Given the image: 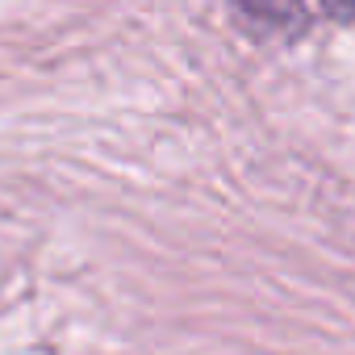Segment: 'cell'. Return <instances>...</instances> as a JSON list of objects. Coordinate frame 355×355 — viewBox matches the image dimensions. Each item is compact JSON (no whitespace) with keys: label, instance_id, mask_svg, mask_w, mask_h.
I'll use <instances>...</instances> for the list:
<instances>
[{"label":"cell","instance_id":"cell-1","mask_svg":"<svg viewBox=\"0 0 355 355\" xmlns=\"http://www.w3.org/2000/svg\"><path fill=\"white\" fill-rule=\"evenodd\" d=\"M243 9H247V17H255L259 26H272V30H288L301 17L297 0H243Z\"/></svg>","mask_w":355,"mask_h":355},{"label":"cell","instance_id":"cell-2","mask_svg":"<svg viewBox=\"0 0 355 355\" xmlns=\"http://www.w3.org/2000/svg\"><path fill=\"white\" fill-rule=\"evenodd\" d=\"M326 9L338 13V17H347V13H355V0H326Z\"/></svg>","mask_w":355,"mask_h":355}]
</instances>
